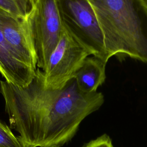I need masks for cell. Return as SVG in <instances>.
Returning a JSON list of instances; mask_svg holds the SVG:
<instances>
[{"label": "cell", "mask_w": 147, "mask_h": 147, "mask_svg": "<svg viewBox=\"0 0 147 147\" xmlns=\"http://www.w3.org/2000/svg\"><path fill=\"white\" fill-rule=\"evenodd\" d=\"M82 147H114L110 137L103 134L95 140H91L84 144Z\"/></svg>", "instance_id": "cell-11"}, {"label": "cell", "mask_w": 147, "mask_h": 147, "mask_svg": "<svg viewBox=\"0 0 147 147\" xmlns=\"http://www.w3.org/2000/svg\"><path fill=\"white\" fill-rule=\"evenodd\" d=\"M0 31L21 60L37 69V59L27 14L15 16L0 10Z\"/></svg>", "instance_id": "cell-6"}, {"label": "cell", "mask_w": 147, "mask_h": 147, "mask_svg": "<svg viewBox=\"0 0 147 147\" xmlns=\"http://www.w3.org/2000/svg\"><path fill=\"white\" fill-rule=\"evenodd\" d=\"M36 70L23 62L0 31V73L5 81L17 87L28 86Z\"/></svg>", "instance_id": "cell-7"}, {"label": "cell", "mask_w": 147, "mask_h": 147, "mask_svg": "<svg viewBox=\"0 0 147 147\" xmlns=\"http://www.w3.org/2000/svg\"><path fill=\"white\" fill-rule=\"evenodd\" d=\"M64 29L90 55L106 63L111 58L95 14L88 0H57Z\"/></svg>", "instance_id": "cell-3"}, {"label": "cell", "mask_w": 147, "mask_h": 147, "mask_svg": "<svg viewBox=\"0 0 147 147\" xmlns=\"http://www.w3.org/2000/svg\"><path fill=\"white\" fill-rule=\"evenodd\" d=\"M26 13L28 14L31 10L36 0H20Z\"/></svg>", "instance_id": "cell-12"}, {"label": "cell", "mask_w": 147, "mask_h": 147, "mask_svg": "<svg viewBox=\"0 0 147 147\" xmlns=\"http://www.w3.org/2000/svg\"><path fill=\"white\" fill-rule=\"evenodd\" d=\"M27 18L37 68L43 71L64 30L57 0H36Z\"/></svg>", "instance_id": "cell-4"}, {"label": "cell", "mask_w": 147, "mask_h": 147, "mask_svg": "<svg viewBox=\"0 0 147 147\" xmlns=\"http://www.w3.org/2000/svg\"><path fill=\"white\" fill-rule=\"evenodd\" d=\"M144 1H145V2L146 3V5H147V0H144Z\"/></svg>", "instance_id": "cell-13"}, {"label": "cell", "mask_w": 147, "mask_h": 147, "mask_svg": "<svg viewBox=\"0 0 147 147\" xmlns=\"http://www.w3.org/2000/svg\"><path fill=\"white\" fill-rule=\"evenodd\" d=\"M104 102L102 92H85L74 78L60 90H54L52 110L40 147H61L70 141L82 121Z\"/></svg>", "instance_id": "cell-2"}, {"label": "cell", "mask_w": 147, "mask_h": 147, "mask_svg": "<svg viewBox=\"0 0 147 147\" xmlns=\"http://www.w3.org/2000/svg\"><path fill=\"white\" fill-rule=\"evenodd\" d=\"M0 10L15 16L27 14L20 0H0Z\"/></svg>", "instance_id": "cell-10"}, {"label": "cell", "mask_w": 147, "mask_h": 147, "mask_svg": "<svg viewBox=\"0 0 147 147\" xmlns=\"http://www.w3.org/2000/svg\"><path fill=\"white\" fill-rule=\"evenodd\" d=\"M0 147H22L17 137L5 124L0 121Z\"/></svg>", "instance_id": "cell-9"}, {"label": "cell", "mask_w": 147, "mask_h": 147, "mask_svg": "<svg viewBox=\"0 0 147 147\" xmlns=\"http://www.w3.org/2000/svg\"><path fill=\"white\" fill-rule=\"evenodd\" d=\"M111 57L147 64V5L144 0H88Z\"/></svg>", "instance_id": "cell-1"}, {"label": "cell", "mask_w": 147, "mask_h": 147, "mask_svg": "<svg viewBox=\"0 0 147 147\" xmlns=\"http://www.w3.org/2000/svg\"><path fill=\"white\" fill-rule=\"evenodd\" d=\"M89 56L87 50L64 29L42 71L44 88L52 90L63 88L74 78L83 61Z\"/></svg>", "instance_id": "cell-5"}, {"label": "cell", "mask_w": 147, "mask_h": 147, "mask_svg": "<svg viewBox=\"0 0 147 147\" xmlns=\"http://www.w3.org/2000/svg\"><path fill=\"white\" fill-rule=\"evenodd\" d=\"M106 64L96 57H87L74 77L80 90L85 92L96 91L105 81Z\"/></svg>", "instance_id": "cell-8"}]
</instances>
